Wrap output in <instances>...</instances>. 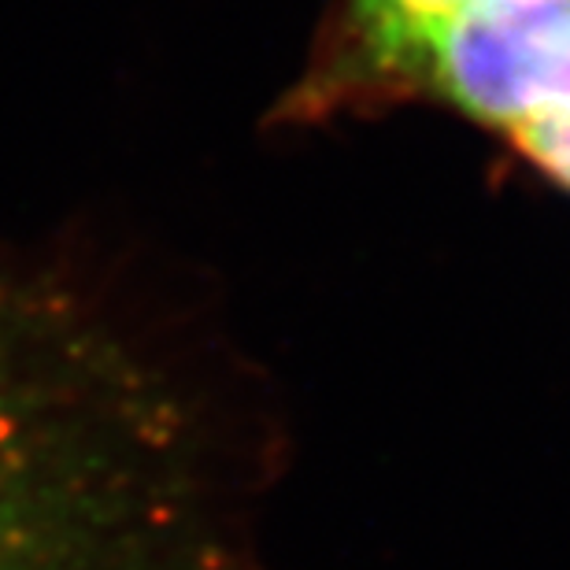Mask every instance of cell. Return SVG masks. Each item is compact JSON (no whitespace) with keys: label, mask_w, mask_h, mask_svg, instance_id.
Returning a JSON list of instances; mask_svg holds the SVG:
<instances>
[{"label":"cell","mask_w":570,"mask_h":570,"mask_svg":"<svg viewBox=\"0 0 570 570\" xmlns=\"http://www.w3.org/2000/svg\"><path fill=\"white\" fill-rule=\"evenodd\" d=\"M460 4L466 0H341L304 82L293 89V111L304 119L330 116L341 89L374 56Z\"/></svg>","instance_id":"3957f363"},{"label":"cell","mask_w":570,"mask_h":570,"mask_svg":"<svg viewBox=\"0 0 570 570\" xmlns=\"http://www.w3.org/2000/svg\"><path fill=\"white\" fill-rule=\"evenodd\" d=\"M0 570H264L248 449L153 341L0 259Z\"/></svg>","instance_id":"6da1fadb"},{"label":"cell","mask_w":570,"mask_h":570,"mask_svg":"<svg viewBox=\"0 0 570 570\" xmlns=\"http://www.w3.org/2000/svg\"><path fill=\"white\" fill-rule=\"evenodd\" d=\"M441 100L570 189V0H466L379 52L334 111Z\"/></svg>","instance_id":"7a4b0ae2"}]
</instances>
